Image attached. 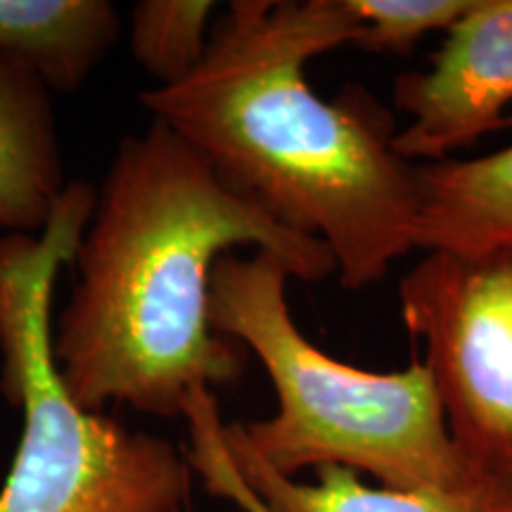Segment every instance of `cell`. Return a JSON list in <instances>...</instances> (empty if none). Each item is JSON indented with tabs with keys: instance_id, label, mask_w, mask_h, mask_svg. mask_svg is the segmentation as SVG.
<instances>
[{
	"instance_id": "obj_4",
	"label": "cell",
	"mask_w": 512,
	"mask_h": 512,
	"mask_svg": "<svg viewBox=\"0 0 512 512\" xmlns=\"http://www.w3.org/2000/svg\"><path fill=\"white\" fill-rule=\"evenodd\" d=\"M95 200L91 185L69 183L41 235L0 238V392L24 418L0 512H188V456L79 406L55 366L53 285L74 259Z\"/></svg>"
},
{
	"instance_id": "obj_6",
	"label": "cell",
	"mask_w": 512,
	"mask_h": 512,
	"mask_svg": "<svg viewBox=\"0 0 512 512\" xmlns=\"http://www.w3.org/2000/svg\"><path fill=\"white\" fill-rule=\"evenodd\" d=\"M396 107L408 124L396 152L413 164L456 150L512 124V0H477L448 31L430 69L396 79Z\"/></svg>"
},
{
	"instance_id": "obj_10",
	"label": "cell",
	"mask_w": 512,
	"mask_h": 512,
	"mask_svg": "<svg viewBox=\"0 0 512 512\" xmlns=\"http://www.w3.org/2000/svg\"><path fill=\"white\" fill-rule=\"evenodd\" d=\"M119 38L107 0H0V55L19 60L50 91L72 93Z\"/></svg>"
},
{
	"instance_id": "obj_12",
	"label": "cell",
	"mask_w": 512,
	"mask_h": 512,
	"mask_svg": "<svg viewBox=\"0 0 512 512\" xmlns=\"http://www.w3.org/2000/svg\"><path fill=\"white\" fill-rule=\"evenodd\" d=\"M477 0H349L358 19L356 48L408 55L434 31H451L475 10Z\"/></svg>"
},
{
	"instance_id": "obj_8",
	"label": "cell",
	"mask_w": 512,
	"mask_h": 512,
	"mask_svg": "<svg viewBox=\"0 0 512 512\" xmlns=\"http://www.w3.org/2000/svg\"><path fill=\"white\" fill-rule=\"evenodd\" d=\"M413 245L422 254L512 249V145L475 159L415 166Z\"/></svg>"
},
{
	"instance_id": "obj_1",
	"label": "cell",
	"mask_w": 512,
	"mask_h": 512,
	"mask_svg": "<svg viewBox=\"0 0 512 512\" xmlns=\"http://www.w3.org/2000/svg\"><path fill=\"white\" fill-rule=\"evenodd\" d=\"M91 219L50 330L64 387L88 411L176 418L197 392L238 380L242 347L209 320L214 268L235 247L275 254L299 280L337 275L323 242L230 188L159 119L121 140Z\"/></svg>"
},
{
	"instance_id": "obj_2",
	"label": "cell",
	"mask_w": 512,
	"mask_h": 512,
	"mask_svg": "<svg viewBox=\"0 0 512 512\" xmlns=\"http://www.w3.org/2000/svg\"><path fill=\"white\" fill-rule=\"evenodd\" d=\"M349 0H235L188 79L140 102L283 226L323 242L347 290L415 252V166L363 86L323 100L306 64L354 46Z\"/></svg>"
},
{
	"instance_id": "obj_7",
	"label": "cell",
	"mask_w": 512,
	"mask_h": 512,
	"mask_svg": "<svg viewBox=\"0 0 512 512\" xmlns=\"http://www.w3.org/2000/svg\"><path fill=\"white\" fill-rule=\"evenodd\" d=\"M64 190L50 88L27 64L0 55V238L41 235Z\"/></svg>"
},
{
	"instance_id": "obj_11",
	"label": "cell",
	"mask_w": 512,
	"mask_h": 512,
	"mask_svg": "<svg viewBox=\"0 0 512 512\" xmlns=\"http://www.w3.org/2000/svg\"><path fill=\"white\" fill-rule=\"evenodd\" d=\"M211 0H143L131 19V53L159 83L176 86L195 72L209 46Z\"/></svg>"
},
{
	"instance_id": "obj_14",
	"label": "cell",
	"mask_w": 512,
	"mask_h": 512,
	"mask_svg": "<svg viewBox=\"0 0 512 512\" xmlns=\"http://www.w3.org/2000/svg\"><path fill=\"white\" fill-rule=\"evenodd\" d=\"M508 512H512V508H510V510H508Z\"/></svg>"
},
{
	"instance_id": "obj_13",
	"label": "cell",
	"mask_w": 512,
	"mask_h": 512,
	"mask_svg": "<svg viewBox=\"0 0 512 512\" xmlns=\"http://www.w3.org/2000/svg\"><path fill=\"white\" fill-rule=\"evenodd\" d=\"M183 418L188 420L190 430V448L185 456L192 472L202 479L211 494L226 498L242 512H268L230 458L226 437H223L226 422L221 420L214 392L192 396Z\"/></svg>"
},
{
	"instance_id": "obj_5",
	"label": "cell",
	"mask_w": 512,
	"mask_h": 512,
	"mask_svg": "<svg viewBox=\"0 0 512 512\" xmlns=\"http://www.w3.org/2000/svg\"><path fill=\"white\" fill-rule=\"evenodd\" d=\"M399 306L458 451L512 489V249L425 254L401 278Z\"/></svg>"
},
{
	"instance_id": "obj_9",
	"label": "cell",
	"mask_w": 512,
	"mask_h": 512,
	"mask_svg": "<svg viewBox=\"0 0 512 512\" xmlns=\"http://www.w3.org/2000/svg\"><path fill=\"white\" fill-rule=\"evenodd\" d=\"M230 458L268 512H508L512 489L491 479L465 489H394L368 484L339 465L313 470V482L285 477L252 456L223 425Z\"/></svg>"
},
{
	"instance_id": "obj_3",
	"label": "cell",
	"mask_w": 512,
	"mask_h": 512,
	"mask_svg": "<svg viewBox=\"0 0 512 512\" xmlns=\"http://www.w3.org/2000/svg\"><path fill=\"white\" fill-rule=\"evenodd\" d=\"M292 268L275 254H226L211 278L209 320L259 358L275 413L228 430L278 475L339 465L394 489H465L482 482L448 432L430 370L373 373L337 361L294 323Z\"/></svg>"
}]
</instances>
